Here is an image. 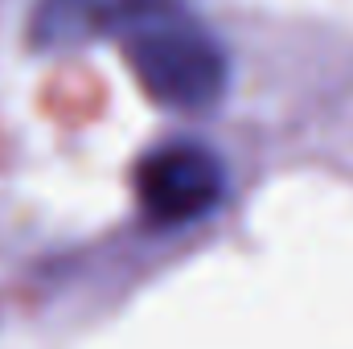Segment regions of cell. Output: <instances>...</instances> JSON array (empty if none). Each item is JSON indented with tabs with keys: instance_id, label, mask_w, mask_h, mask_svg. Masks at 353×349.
I'll list each match as a JSON object with an SVG mask.
<instances>
[{
	"instance_id": "1",
	"label": "cell",
	"mask_w": 353,
	"mask_h": 349,
	"mask_svg": "<svg viewBox=\"0 0 353 349\" xmlns=\"http://www.w3.org/2000/svg\"><path fill=\"white\" fill-rule=\"evenodd\" d=\"M123 58L144 94L169 111H205L226 90V50L185 8L123 37Z\"/></svg>"
},
{
	"instance_id": "2",
	"label": "cell",
	"mask_w": 353,
	"mask_h": 349,
	"mask_svg": "<svg viewBox=\"0 0 353 349\" xmlns=\"http://www.w3.org/2000/svg\"><path fill=\"white\" fill-rule=\"evenodd\" d=\"M226 193L222 161L201 144H165L136 165V197L148 222L181 226L210 214Z\"/></svg>"
},
{
	"instance_id": "3",
	"label": "cell",
	"mask_w": 353,
	"mask_h": 349,
	"mask_svg": "<svg viewBox=\"0 0 353 349\" xmlns=\"http://www.w3.org/2000/svg\"><path fill=\"white\" fill-rule=\"evenodd\" d=\"M176 8L181 0H37L29 17V41L37 50H66L111 33L128 37L132 29Z\"/></svg>"
}]
</instances>
